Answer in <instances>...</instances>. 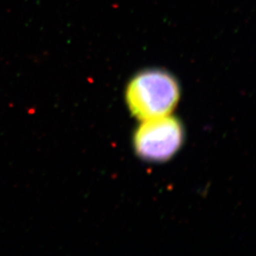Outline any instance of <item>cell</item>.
<instances>
[{"label":"cell","instance_id":"6da1fadb","mask_svg":"<svg viewBox=\"0 0 256 256\" xmlns=\"http://www.w3.org/2000/svg\"><path fill=\"white\" fill-rule=\"evenodd\" d=\"M179 98L180 86L176 78L160 69L137 73L126 87L128 109L141 121L171 114Z\"/></svg>","mask_w":256,"mask_h":256},{"label":"cell","instance_id":"7a4b0ae2","mask_svg":"<svg viewBox=\"0 0 256 256\" xmlns=\"http://www.w3.org/2000/svg\"><path fill=\"white\" fill-rule=\"evenodd\" d=\"M184 137L182 124L168 114L142 120L134 137V146L138 157L164 162L176 154Z\"/></svg>","mask_w":256,"mask_h":256}]
</instances>
